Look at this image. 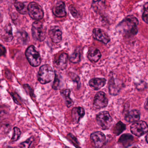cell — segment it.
<instances>
[{"instance_id": "1", "label": "cell", "mask_w": 148, "mask_h": 148, "mask_svg": "<svg viewBox=\"0 0 148 148\" xmlns=\"http://www.w3.org/2000/svg\"><path fill=\"white\" fill-rule=\"evenodd\" d=\"M138 23V19L135 16L129 15L125 17L118 25L117 27L123 32L124 37L129 38L137 34V25Z\"/></svg>"}, {"instance_id": "2", "label": "cell", "mask_w": 148, "mask_h": 148, "mask_svg": "<svg viewBox=\"0 0 148 148\" xmlns=\"http://www.w3.org/2000/svg\"><path fill=\"white\" fill-rule=\"evenodd\" d=\"M54 73L50 65L45 64L40 68L38 73V79L41 84L50 83L53 79Z\"/></svg>"}, {"instance_id": "3", "label": "cell", "mask_w": 148, "mask_h": 148, "mask_svg": "<svg viewBox=\"0 0 148 148\" xmlns=\"http://www.w3.org/2000/svg\"><path fill=\"white\" fill-rule=\"evenodd\" d=\"M32 34L34 39L42 41L46 37V28L44 24L40 21L34 22L32 26Z\"/></svg>"}, {"instance_id": "4", "label": "cell", "mask_w": 148, "mask_h": 148, "mask_svg": "<svg viewBox=\"0 0 148 148\" xmlns=\"http://www.w3.org/2000/svg\"><path fill=\"white\" fill-rule=\"evenodd\" d=\"M25 56L32 66L37 67L40 64L41 61V57L39 53L36 51L34 46H30L27 49Z\"/></svg>"}, {"instance_id": "5", "label": "cell", "mask_w": 148, "mask_h": 148, "mask_svg": "<svg viewBox=\"0 0 148 148\" xmlns=\"http://www.w3.org/2000/svg\"><path fill=\"white\" fill-rule=\"evenodd\" d=\"M97 123L103 130H108L112 125L113 119L108 111H104L99 112L96 117Z\"/></svg>"}, {"instance_id": "6", "label": "cell", "mask_w": 148, "mask_h": 148, "mask_svg": "<svg viewBox=\"0 0 148 148\" xmlns=\"http://www.w3.org/2000/svg\"><path fill=\"white\" fill-rule=\"evenodd\" d=\"M27 7L28 14L33 19L39 21L43 18L44 12L41 7L38 3L35 2H31Z\"/></svg>"}, {"instance_id": "7", "label": "cell", "mask_w": 148, "mask_h": 148, "mask_svg": "<svg viewBox=\"0 0 148 148\" xmlns=\"http://www.w3.org/2000/svg\"><path fill=\"white\" fill-rule=\"evenodd\" d=\"M130 129L132 134L140 137L148 132V125L145 121H138L133 123Z\"/></svg>"}, {"instance_id": "8", "label": "cell", "mask_w": 148, "mask_h": 148, "mask_svg": "<svg viewBox=\"0 0 148 148\" xmlns=\"http://www.w3.org/2000/svg\"><path fill=\"white\" fill-rule=\"evenodd\" d=\"M90 139L92 145L95 148H100L105 144V136L101 132H95L92 133Z\"/></svg>"}, {"instance_id": "9", "label": "cell", "mask_w": 148, "mask_h": 148, "mask_svg": "<svg viewBox=\"0 0 148 148\" xmlns=\"http://www.w3.org/2000/svg\"><path fill=\"white\" fill-rule=\"evenodd\" d=\"M123 86V84H116L115 82V79L113 76V72L111 71L109 74V81H108V90L109 93L112 96L118 95L122 88Z\"/></svg>"}, {"instance_id": "10", "label": "cell", "mask_w": 148, "mask_h": 148, "mask_svg": "<svg viewBox=\"0 0 148 148\" xmlns=\"http://www.w3.org/2000/svg\"><path fill=\"white\" fill-rule=\"evenodd\" d=\"M108 99L105 93L99 91L95 95L93 101V106L96 109H102L107 106Z\"/></svg>"}, {"instance_id": "11", "label": "cell", "mask_w": 148, "mask_h": 148, "mask_svg": "<svg viewBox=\"0 0 148 148\" xmlns=\"http://www.w3.org/2000/svg\"><path fill=\"white\" fill-rule=\"evenodd\" d=\"M92 36L95 39L105 45H107L111 40L108 34L100 28H94L92 30Z\"/></svg>"}, {"instance_id": "12", "label": "cell", "mask_w": 148, "mask_h": 148, "mask_svg": "<svg viewBox=\"0 0 148 148\" xmlns=\"http://www.w3.org/2000/svg\"><path fill=\"white\" fill-rule=\"evenodd\" d=\"M49 35L53 42L58 43L62 40V32L59 27L54 26L50 28Z\"/></svg>"}, {"instance_id": "13", "label": "cell", "mask_w": 148, "mask_h": 148, "mask_svg": "<svg viewBox=\"0 0 148 148\" xmlns=\"http://www.w3.org/2000/svg\"><path fill=\"white\" fill-rule=\"evenodd\" d=\"M52 12L54 15L59 18H63L66 15L65 5L63 1H57L52 8Z\"/></svg>"}, {"instance_id": "14", "label": "cell", "mask_w": 148, "mask_h": 148, "mask_svg": "<svg viewBox=\"0 0 148 148\" xmlns=\"http://www.w3.org/2000/svg\"><path fill=\"white\" fill-rule=\"evenodd\" d=\"M1 37L2 40L5 42H11L13 38L12 30L10 24L7 25L1 31Z\"/></svg>"}, {"instance_id": "15", "label": "cell", "mask_w": 148, "mask_h": 148, "mask_svg": "<svg viewBox=\"0 0 148 148\" xmlns=\"http://www.w3.org/2000/svg\"><path fill=\"white\" fill-rule=\"evenodd\" d=\"M106 82V79L104 78H93L90 80L89 85L93 90H98L105 85Z\"/></svg>"}, {"instance_id": "16", "label": "cell", "mask_w": 148, "mask_h": 148, "mask_svg": "<svg viewBox=\"0 0 148 148\" xmlns=\"http://www.w3.org/2000/svg\"><path fill=\"white\" fill-rule=\"evenodd\" d=\"M68 56L65 53H61L58 59L55 61V64L57 69L64 70L66 69L68 63Z\"/></svg>"}, {"instance_id": "17", "label": "cell", "mask_w": 148, "mask_h": 148, "mask_svg": "<svg viewBox=\"0 0 148 148\" xmlns=\"http://www.w3.org/2000/svg\"><path fill=\"white\" fill-rule=\"evenodd\" d=\"M101 57L102 54L98 49L92 47L89 48L87 58L91 62L96 63L99 60Z\"/></svg>"}, {"instance_id": "18", "label": "cell", "mask_w": 148, "mask_h": 148, "mask_svg": "<svg viewBox=\"0 0 148 148\" xmlns=\"http://www.w3.org/2000/svg\"><path fill=\"white\" fill-rule=\"evenodd\" d=\"M85 115L84 108L81 107H74L71 112L72 118L74 123H77Z\"/></svg>"}, {"instance_id": "19", "label": "cell", "mask_w": 148, "mask_h": 148, "mask_svg": "<svg viewBox=\"0 0 148 148\" xmlns=\"http://www.w3.org/2000/svg\"><path fill=\"white\" fill-rule=\"evenodd\" d=\"M140 114L138 110H132L125 113V119L128 123H135L140 119Z\"/></svg>"}, {"instance_id": "20", "label": "cell", "mask_w": 148, "mask_h": 148, "mask_svg": "<svg viewBox=\"0 0 148 148\" xmlns=\"http://www.w3.org/2000/svg\"><path fill=\"white\" fill-rule=\"evenodd\" d=\"M133 140L132 135L129 133L123 134L118 140V143L124 146H130Z\"/></svg>"}, {"instance_id": "21", "label": "cell", "mask_w": 148, "mask_h": 148, "mask_svg": "<svg viewBox=\"0 0 148 148\" xmlns=\"http://www.w3.org/2000/svg\"><path fill=\"white\" fill-rule=\"evenodd\" d=\"M125 125L121 121H119L113 126L112 130L115 135L119 136L125 130Z\"/></svg>"}, {"instance_id": "22", "label": "cell", "mask_w": 148, "mask_h": 148, "mask_svg": "<svg viewBox=\"0 0 148 148\" xmlns=\"http://www.w3.org/2000/svg\"><path fill=\"white\" fill-rule=\"evenodd\" d=\"M14 5L16 10L21 14H26L27 11H28V7H26V6L24 2L15 1L14 3Z\"/></svg>"}, {"instance_id": "23", "label": "cell", "mask_w": 148, "mask_h": 148, "mask_svg": "<svg viewBox=\"0 0 148 148\" xmlns=\"http://www.w3.org/2000/svg\"><path fill=\"white\" fill-rule=\"evenodd\" d=\"M70 93H71V91L68 89L64 90L63 91L61 92V94L64 96L65 99L66 106L68 107H71L73 104V101L70 98Z\"/></svg>"}, {"instance_id": "24", "label": "cell", "mask_w": 148, "mask_h": 148, "mask_svg": "<svg viewBox=\"0 0 148 148\" xmlns=\"http://www.w3.org/2000/svg\"><path fill=\"white\" fill-rule=\"evenodd\" d=\"M70 61L73 63H77L80 60V53L79 51L76 50L70 56L69 58Z\"/></svg>"}, {"instance_id": "25", "label": "cell", "mask_w": 148, "mask_h": 148, "mask_svg": "<svg viewBox=\"0 0 148 148\" xmlns=\"http://www.w3.org/2000/svg\"><path fill=\"white\" fill-rule=\"evenodd\" d=\"M19 41L23 44H25L29 40V36L25 32H20L18 34Z\"/></svg>"}, {"instance_id": "26", "label": "cell", "mask_w": 148, "mask_h": 148, "mask_svg": "<svg viewBox=\"0 0 148 148\" xmlns=\"http://www.w3.org/2000/svg\"><path fill=\"white\" fill-rule=\"evenodd\" d=\"M142 19L146 24H148V2L144 5Z\"/></svg>"}, {"instance_id": "27", "label": "cell", "mask_w": 148, "mask_h": 148, "mask_svg": "<svg viewBox=\"0 0 148 148\" xmlns=\"http://www.w3.org/2000/svg\"><path fill=\"white\" fill-rule=\"evenodd\" d=\"M135 85L136 89L138 91L144 90L148 87V85H147V83L143 80H141L139 82L136 83L135 84Z\"/></svg>"}, {"instance_id": "28", "label": "cell", "mask_w": 148, "mask_h": 148, "mask_svg": "<svg viewBox=\"0 0 148 148\" xmlns=\"http://www.w3.org/2000/svg\"><path fill=\"white\" fill-rule=\"evenodd\" d=\"M21 135V132L19 128L15 127L13 129V134L12 137V141H16L19 138Z\"/></svg>"}, {"instance_id": "29", "label": "cell", "mask_w": 148, "mask_h": 148, "mask_svg": "<svg viewBox=\"0 0 148 148\" xmlns=\"http://www.w3.org/2000/svg\"><path fill=\"white\" fill-rule=\"evenodd\" d=\"M33 140L32 138H30L26 141L21 143L20 144V148H29L30 145L32 143Z\"/></svg>"}, {"instance_id": "30", "label": "cell", "mask_w": 148, "mask_h": 148, "mask_svg": "<svg viewBox=\"0 0 148 148\" xmlns=\"http://www.w3.org/2000/svg\"><path fill=\"white\" fill-rule=\"evenodd\" d=\"M60 82V79L59 76L57 73L56 74L55 73V78H54V82L52 86L54 90H58Z\"/></svg>"}, {"instance_id": "31", "label": "cell", "mask_w": 148, "mask_h": 148, "mask_svg": "<svg viewBox=\"0 0 148 148\" xmlns=\"http://www.w3.org/2000/svg\"><path fill=\"white\" fill-rule=\"evenodd\" d=\"M69 11L70 12L71 14L74 17V18H77L78 16V13L77 11V9L72 5H71L69 7Z\"/></svg>"}, {"instance_id": "32", "label": "cell", "mask_w": 148, "mask_h": 148, "mask_svg": "<svg viewBox=\"0 0 148 148\" xmlns=\"http://www.w3.org/2000/svg\"><path fill=\"white\" fill-rule=\"evenodd\" d=\"M1 56H3V55H5L6 53V52L5 48L2 46V45H1Z\"/></svg>"}, {"instance_id": "33", "label": "cell", "mask_w": 148, "mask_h": 148, "mask_svg": "<svg viewBox=\"0 0 148 148\" xmlns=\"http://www.w3.org/2000/svg\"><path fill=\"white\" fill-rule=\"evenodd\" d=\"M144 107L145 109V110H148V98L146 99V101H145V103L144 104Z\"/></svg>"}, {"instance_id": "34", "label": "cell", "mask_w": 148, "mask_h": 148, "mask_svg": "<svg viewBox=\"0 0 148 148\" xmlns=\"http://www.w3.org/2000/svg\"><path fill=\"white\" fill-rule=\"evenodd\" d=\"M145 139L146 142H147L148 143V133L146 135V136H145Z\"/></svg>"}, {"instance_id": "35", "label": "cell", "mask_w": 148, "mask_h": 148, "mask_svg": "<svg viewBox=\"0 0 148 148\" xmlns=\"http://www.w3.org/2000/svg\"><path fill=\"white\" fill-rule=\"evenodd\" d=\"M127 148H137V147H136V146H128V147H127Z\"/></svg>"}]
</instances>
